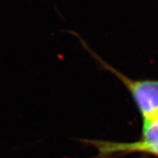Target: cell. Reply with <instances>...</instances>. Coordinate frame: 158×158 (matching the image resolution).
Returning <instances> with one entry per match:
<instances>
[{"instance_id": "1", "label": "cell", "mask_w": 158, "mask_h": 158, "mask_svg": "<svg viewBox=\"0 0 158 158\" xmlns=\"http://www.w3.org/2000/svg\"><path fill=\"white\" fill-rule=\"evenodd\" d=\"M84 48L105 69L113 73L129 91L136 107L141 116L142 122L152 119L158 115V79H133L127 77L112 65L105 62L84 40Z\"/></svg>"}, {"instance_id": "2", "label": "cell", "mask_w": 158, "mask_h": 158, "mask_svg": "<svg viewBox=\"0 0 158 158\" xmlns=\"http://www.w3.org/2000/svg\"><path fill=\"white\" fill-rule=\"evenodd\" d=\"M96 148L95 158H112L118 155L147 154L158 158V115L152 119L142 122L140 138L131 142L91 140L88 141Z\"/></svg>"}]
</instances>
